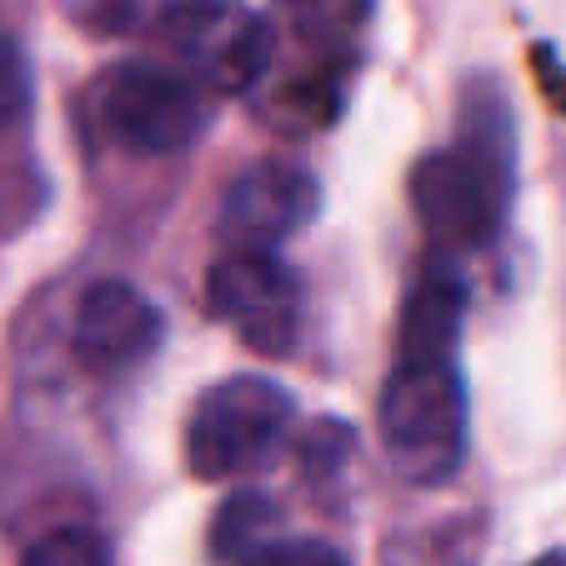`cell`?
<instances>
[{
    "instance_id": "6da1fadb",
    "label": "cell",
    "mask_w": 566,
    "mask_h": 566,
    "mask_svg": "<svg viewBox=\"0 0 566 566\" xmlns=\"http://www.w3.org/2000/svg\"><path fill=\"white\" fill-rule=\"evenodd\" d=\"M516 191L512 111L481 86L461 116V136L431 150L411 171V211L447 247H486L506 221Z\"/></svg>"
},
{
    "instance_id": "7a4b0ae2",
    "label": "cell",
    "mask_w": 566,
    "mask_h": 566,
    "mask_svg": "<svg viewBox=\"0 0 566 566\" xmlns=\"http://www.w3.org/2000/svg\"><path fill=\"white\" fill-rule=\"evenodd\" d=\"M467 376L457 361H407L396 356L381 386L376 431H381L386 467L411 486L451 481L467 457Z\"/></svg>"
},
{
    "instance_id": "3957f363",
    "label": "cell",
    "mask_w": 566,
    "mask_h": 566,
    "mask_svg": "<svg viewBox=\"0 0 566 566\" xmlns=\"http://www.w3.org/2000/svg\"><path fill=\"white\" fill-rule=\"evenodd\" d=\"M296 401L271 376H226L196 396L186 421V467L201 481H241L266 471L291 437Z\"/></svg>"
},
{
    "instance_id": "277c9868",
    "label": "cell",
    "mask_w": 566,
    "mask_h": 566,
    "mask_svg": "<svg viewBox=\"0 0 566 566\" xmlns=\"http://www.w3.org/2000/svg\"><path fill=\"white\" fill-rule=\"evenodd\" d=\"M160 31L186 61V71L221 96H241L256 86L276 51L266 15L247 0H176L160 15Z\"/></svg>"
},
{
    "instance_id": "5b68a950",
    "label": "cell",
    "mask_w": 566,
    "mask_h": 566,
    "mask_svg": "<svg viewBox=\"0 0 566 566\" xmlns=\"http://www.w3.org/2000/svg\"><path fill=\"white\" fill-rule=\"evenodd\" d=\"M101 120L136 156H181L201 140V101L191 81L156 61H120L101 81Z\"/></svg>"
},
{
    "instance_id": "8992f818",
    "label": "cell",
    "mask_w": 566,
    "mask_h": 566,
    "mask_svg": "<svg viewBox=\"0 0 566 566\" xmlns=\"http://www.w3.org/2000/svg\"><path fill=\"white\" fill-rule=\"evenodd\" d=\"M206 306L256 356H286L301 336V281L266 251H226L206 276Z\"/></svg>"
},
{
    "instance_id": "52a82bcc",
    "label": "cell",
    "mask_w": 566,
    "mask_h": 566,
    "mask_svg": "<svg viewBox=\"0 0 566 566\" xmlns=\"http://www.w3.org/2000/svg\"><path fill=\"white\" fill-rule=\"evenodd\" d=\"M321 211V186L296 160H256L221 196L216 235L226 251H266L281 256L291 235H301Z\"/></svg>"
},
{
    "instance_id": "ba28073f",
    "label": "cell",
    "mask_w": 566,
    "mask_h": 566,
    "mask_svg": "<svg viewBox=\"0 0 566 566\" xmlns=\"http://www.w3.org/2000/svg\"><path fill=\"white\" fill-rule=\"evenodd\" d=\"M166 336L160 306L130 281H96L75 301V352L96 371L140 366Z\"/></svg>"
},
{
    "instance_id": "9c48e42d",
    "label": "cell",
    "mask_w": 566,
    "mask_h": 566,
    "mask_svg": "<svg viewBox=\"0 0 566 566\" xmlns=\"http://www.w3.org/2000/svg\"><path fill=\"white\" fill-rule=\"evenodd\" d=\"M461 321H467V286L451 271H427L401 311V352L407 361H457Z\"/></svg>"
},
{
    "instance_id": "30bf717a",
    "label": "cell",
    "mask_w": 566,
    "mask_h": 566,
    "mask_svg": "<svg viewBox=\"0 0 566 566\" xmlns=\"http://www.w3.org/2000/svg\"><path fill=\"white\" fill-rule=\"evenodd\" d=\"M276 526H281L276 502L266 492H256V486H241L235 496H226L211 522V556L221 566L251 562L256 552H266L276 542Z\"/></svg>"
},
{
    "instance_id": "8fae6325",
    "label": "cell",
    "mask_w": 566,
    "mask_h": 566,
    "mask_svg": "<svg viewBox=\"0 0 566 566\" xmlns=\"http://www.w3.org/2000/svg\"><path fill=\"white\" fill-rule=\"evenodd\" d=\"M21 566H111V542L91 526H55L25 552Z\"/></svg>"
},
{
    "instance_id": "7c38bea8",
    "label": "cell",
    "mask_w": 566,
    "mask_h": 566,
    "mask_svg": "<svg viewBox=\"0 0 566 566\" xmlns=\"http://www.w3.org/2000/svg\"><path fill=\"white\" fill-rule=\"evenodd\" d=\"M25 111H31V61L15 35L0 31V130H11Z\"/></svg>"
},
{
    "instance_id": "4fadbf2b",
    "label": "cell",
    "mask_w": 566,
    "mask_h": 566,
    "mask_svg": "<svg viewBox=\"0 0 566 566\" xmlns=\"http://www.w3.org/2000/svg\"><path fill=\"white\" fill-rule=\"evenodd\" d=\"M241 566H352L342 546L321 542V536H276L266 552H256Z\"/></svg>"
},
{
    "instance_id": "5bb4252c",
    "label": "cell",
    "mask_w": 566,
    "mask_h": 566,
    "mask_svg": "<svg viewBox=\"0 0 566 566\" xmlns=\"http://www.w3.org/2000/svg\"><path fill=\"white\" fill-rule=\"evenodd\" d=\"M532 566H566V552H546V556H536Z\"/></svg>"
}]
</instances>
